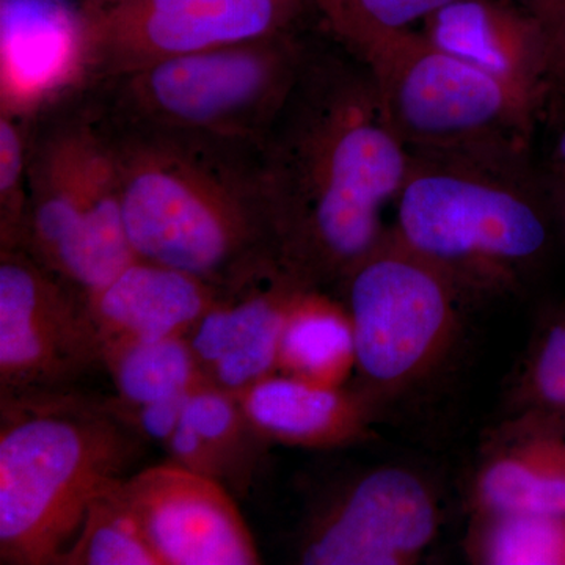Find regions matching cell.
<instances>
[{"instance_id": "6", "label": "cell", "mask_w": 565, "mask_h": 565, "mask_svg": "<svg viewBox=\"0 0 565 565\" xmlns=\"http://www.w3.org/2000/svg\"><path fill=\"white\" fill-rule=\"evenodd\" d=\"M28 115L29 210L21 250L90 296L137 258L109 141L87 93L74 84Z\"/></svg>"}, {"instance_id": "10", "label": "cell", "mask_w": 565, "mask_h": 565, "mask_svg": "<svg viewBox=\"0 0 565 565\" xmlns=\"http://www.w3.org/2000/svg\"><path fill=\"white\" fill-rule=\"evenodd\" d=\"M98 366L85 297L21 248L0 250V397L73 392Z\"/></svg>"}, {"instance_id": "2", "label": "cell", "mask_w": 565, "mask_h": 565, "mask_svg": "<svg viewBox=\"0 0 565 565\" xmlns=\"http://www.w3.org/2000/svg\"><path fill=\"white\" fill-rule=\"evenodd\" d=\"M98 121L117 170L126 233L139 258L223 291L281 270L262 148L120 131Z\"/></svg>"}, {"instance_id": "14", "label": "cell", "mask_w": 565, "mask_h": 565, "mask_svg": "<svg viewBox=\"0 0 565 565\" xmlns=\"http://www.w3.org/2000/svg\"><path fill=\"white\" fill-rule=\"evenodd\" d=\"M422 32L537 104L555 82L548 35L526 7L509 0H452L423 22Z\"/></svg>"}, {"instance_id": "16", "label": "cell", "mask_w": 565, "mask_h": 565, "mask_svg": "<svg viewBox=\"0 0 565 565\" xmlns=\"http://www.w3.org/2000/svg\"><path fill=\"white\" fill-rule=\"evenodd\" d=\"M468 504L470 514L565 516V430L508 416L482 448Z\"/></svg>"}, {"instance_id": "8", "label": "cell", "mask_w": 565, "mask_h": 565, "mask_svg": "<svg viewBox=\"0 0 565 565\" xmlns=\"http://www.w3.org/2000/svg\"><path fill=\"white\" fill-rule=\"evenodd\" d=\"M337 292L355 338L352 386L377 414L426 385L455 351L467 300L390 230Z\"/></svg>"}, {"instance_id": "30", "label": "cell", "mask_w": 565, "mask_h": 565, "mask_svg": "<svg viewBox=\"0 0 565 565\" xmlns=\"http://www.w3.org/2000/svg\"><path fill=\"white\" fill-rule=\"evenodd\" d=\"M553 166L565 167V125L557 134L555 148H553Z\"/></svg>"}, {"instance_id": "23", "label": "cell", "mask_w": 565, "mask_h": 565, "mask_svg": "<svg viewBox=\"0 0 565 565\" xmlns=\"http://www.w3.org/2000/svg\"><path fill=\"white\" fill-rule=\"evenodd\" d=\"M120 484L93 501L58 565H162L121 500Z\"/></svg>"}, {"instance_id": "9", "label": "cell", "mask_w": 565, "mask_h": 565, "mask_svg": "<svg viewBox=\"0 0 565 565\" xmlns=\"http://www.w3.org/2000/svg\"><path fill=\"white\" fill-rule=\"evenodd\" d=\"M310 0H125L79 10L73 84L300 28Z\"/></svg>"}, {"instance_id": "17", "label": "cell", "mask_w": 565, "mask_h": 565, "mask_svg": "<svg viewBox=\"0 0 565 565\" xmlns=\"http://www.w3.org/2000/svg\"><path fill=\"white\" fill-rule=\"evenodd\" d=\"M237 397L270 445L337 449L363 444L374 434L377 412L352 385H318L275 373Z\"/></svg>"}, {"instance_id": "25", "label": "cell", "mask_w": 565, "mask_h": 565, "mask_svg": "<svg viewBox=\"0 0 565 565\" xmlns=\"http://www.w3.org/2000/svg\"><path fill=\"white\" fill-rule=\"evenodd\" d=\"M29 115L2 110L0 117V250H17L28 223Z\"/></svg>"}, {"instance_id": "3", "label": "cell", "mask_w": 565, "mask_h": 565, "mask_svg": "<svg viewBox=\"0 0 565 565\" xmlns=\"http://www.w3.org/2000/svg\"><path fill=\"white\" fill-rule=\"evenodd\" d=\"M143 444L107 401L77 390L0 397V564L58 565Z\"/></svg>"}, {"instance_id": "4", "label": "cell", "mask_w": 565, "mask_h": 565, "mask_svg": "<svg viewBox=\"0 0 565 565\" xmlns=\"http://www.w3.org/2000/svg\"><path fill=\"white\" fill-rule=\"evenodd\" d=\"M390 232L468 302L522 288L556 225L526 159L412 154Z\"/></svg>"}, {"instance_id": "26", "label": "cell", "mask_w": 565, "mask_h": 565, "mask_svg": "<svg viewBox=\"0 0 565 565\" xmlns=\"http://www.w3.org/2000/svg\"><path fill=\"white\" fill-rule=\"evenodd\" d=\"M189 393L131 408L117 407L109 399L106 401L111 411L120 416L122 422L128 423L143 440L156 444L159 441L166 446L182 419Z\"/></svg>"}, {"instance_id": "24", "label": "cell", "mask_w": 565, "mask_h": 565, "mask_svg": "<svg viewBox=\"0 0 565 565\" xmlns=\"http://www.w3.org/2000/svg\"><path fill=\"white\" fill-rule=\"evenodd\" d=\"M323 29L352 52L412 31L452 0H310Z\"/></svg>"}, {"instance_id": "13", "label": "cell", "mask_w": 565, "mask_h": 565, "mask_svg": "<svg viewBox=\"0 0 565 565\" xmlns=\"http://www.w3.org/2000/svg\"><path fill=\"white\" fill-rule=\"evenodd\" d=\"M300 285L278 270L226 289L189 332L204 382L239 396L277 373L286 315Z\"/></svg>"}, {"instance_id": "18", "label": "cell", "mask_w": 565, "mask_h": 565, "mask_svg": "<svg viewBox=\"0 0 565 565\" xmlns=\"http://www.w3.org/2000/svg\"><path fill=\"white\" fill-rule=\"evenodd\" d=\"M269 445L236 394L202 382L189 393L166 449L170 460L210 476L236 497L247 493L255 482Z\"/></svg>"}, {"instance_id": "27", "label": "cell", "mask_w": 565, "mask_h": 565, "mask_svg": "<svg viewBox=\"0 0 565 565\" xmlns=\"http://www.w3.org/2000/svg\"><path fill=\"white\" fill-rule=\"evenodd\" d=\"M525 2L526 9L531 11L535 20L541 22L548 35L550 44H552L565 14V0H525Z\"/></svg>"}, {"instance_id": "19", "label": "cell", "mask_w": 565, "mask_h": 565, "mask_svg": "<svg viewBox=\"0 0 565 565\" xmlns=\"http://www.w3.org/2000/svg\"><path fill=\"white\" fill-rule=\"evenodd\" d=\"M277 373L318 385H351L355 338L340 297L316 288L296 292L282 327Z\"/></svg>"}, {"instance_id": "1", "label": "cell", "mask_w": 565, "mask_h": 565, "mask_svg": "<svg viewBox=\"0 0 565 565\" xmlns=\"http://www.w3.org/2000/svg\"><path fill=\"white\" fill-rule=\"evenodd\" d=\"M412 154L393 131L366 63L326 36L262 145V177L282 273L334 292L388 234Z\"/></svg>"}, {"instance_id": "15", "label": "cell", "mask_w": 565, "mask_h": 565, "mask_svg": "<svg viewBox=\"0 0 565 565\" xmlns=\"http://www.w3.org/2000/svg\"><path fill=\"white\" fill-rule=\"evenodd\" d=\"M222 292L195 275L137 256L85 300L106 349L128 341L188 337Z\"/></svg>"}, {"instance_id": "21", "label": "cell", "mask_w": 565, "mask_h": 565, "mask_svg": "<svg viewBox=\"0 0 565 565\" xmlns=\"http://www.w3.org/2000/svg\"><path fill=\"white\" fill-rule=\"evenodd\" d=\"M463 552L481 565H565V516L473 512Z\"/></svg>"}, {"instance_id": "7", "label": "cell", "mask_w": 565, "mask_h": 565, "mask_svg": "<svg viewBox=\"0 0 565 565\" xmlns=\"http://www.w3.org/2000/svg\"><path fill=\"white\" fill-rule=\"evenodd\" d=\"M353 54L366 63L386 120L411 154L526 159L541 104L422 31L393 33Z\"/></svg>"}, {"instance_id": "22", "label": "cell", "mask_w": 565, "mask_h": 565, "mask_svg": "<svg viewBox=\"0 0 565 565\" xmlns=\"http://www.w3.org/2000/svg\"><path fill=\"white\" fill-rule=\"evenodd\" d=\"M509 418L565 430V308L535 337L511 392Z\"/></svg>"}, {"instance_id": "11", "label": "cell", "mask_w": 565, "mask_h": 565, "mask_svg": "<svg viewBox=\"0 0 565 565\" xmlns=\"http://www.w3.org/2000/svg\"><path fill=\"white\" fill-rule=\"evenodd\" d=\"M440 525L434 486L412 468L382 465L316 501L296 556L305 565H412L426 555Z\"/></svg>"}, {"instance_id": "31", "label": "cell", "mask_w": 565, "mask_h": 565, "mask_svg": "<svg viewBox=\"0 0 565 565\" xmlns=\"http://www.w3.org/2000/svg\"><path fill=\"white\" fill-rule=\"evenodd\" d=\"M121 2H125V0H77V6H79V10H95Z\"/></svg>"}, {"instance_id": "29", "label": "cell", "mask_w": 565, "mask_h": 565, "mask_svg": "<svg viewBox=\"0 0 565 565\" xmlns=\"http://www.w3.org/2000/svg\"><path fill=\"white\" fill-rule=\"evenodd\" d=\"M555 82L565 79V14L552 41Z\"/></svg>"}, {"instance_id": "28", "label": "cell", "mask_w": 565, "mask_h": 565, "mask_svg": "<svg viewBox=\"0 0 565 565\" xmlns=\"http://www.w3.org/2000/svg\"><path fill=\"white\" fill-rule=\"evenodd\" d=\"M544 185L555 223L565 237V167L552 166Z\"/></svg>"}, {"instance_id": "12", "label": "cell", "mask_w": 565, "mask_h": 565, "mask_svg": "<svg viewBox=\"0 0 565 565\" xmlns=\"http://www.w3.org/2000/svg\"><path fill=\"white\" fill-rule=\"evenodd\" d=\"M118 492L162 565L262 564L234 494L210 476L169 460L129 476Z\"/></svg>"}, {"instance_id": "5", "label": "cell", "mask_w": 565, "mask_h": 565, "mask_svg": "<svg viewBox=\"0 0 565 565\" xmlns=\"http://www.w3.org/2000/svg\"><path fill=\"white\" fill-rule=\"evenodd\" d=\"M315 40L296 28L74 85L109 128L262 148Z\"/></svg>"}, {"instance_id": "20", "label": "cell", "mask_w": 565, "mask_h": 565, "mask_svg": "<svg viewBox=\"0 0 565 565\" xmlns=\"http://www.w3.org/2000/svg\"><path fill=\"white\" fill-rule=\"evenodd\" d=\"M104 366L117 390L109 401L121 408L180 396L204 382L188 337L109 345L104 349Z\"/></svg>"}]
</instances>
